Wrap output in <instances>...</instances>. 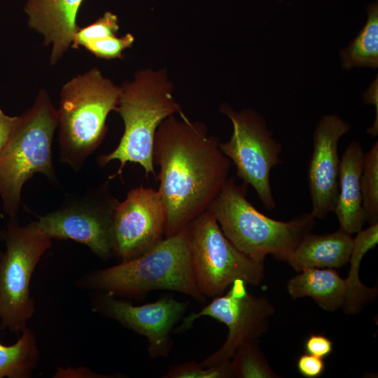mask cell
Listing matches in <instances>:
<instances>
[{"label": "cell", "instance_id": "cell-28", "mask_svg": "<svg viewBox=\"0 0 378 378\" xmlns=\"http://www.w3.org/2000/svg\"><path fill=\"white\" fill-rule=\"evenodd\" d=\"M304 349L307 354L324 358L332 353L333 346L332 341L326 336L312 334L306 339Z\"/></svg>", "mask_w": 378, "mask_h": 378}, {"label": "cell", "instance_id": "cell-15", "mask_svg": "<svg viewBox=\"0 0 378 378\" xmlns=\"http://www.w3.org/2000/svg\"><path fill=\"white\" fill-rule=\"evenodd\" d=\"M83 0H27L24 11L29 26L41 34L46 45H52L50 57L55 64L72 43L79 27L76 23Z\"/></svg>", "mask_w": 378, "mask_h": 378}, {"label": "cell", "instance_id": "cell-11", "mask_svg": "<svg viewBox=\"0 0 378 378\" xmlns=\"http://www.w3.org/2000/svg\"><path fill=\"white\" fill-rule=\"evenodd\" d=\"M246 285L242 280L234 281L227 293L214 298L200 312L182 318L177 332L188 330L202 316L211 317L227 328L225 342L201 363L202 366L210 367L230 360L242 342L259 339L267 331L269 318L274 314V307L267 298L249 293Z\"/></svg>", "mask_w": 378, "mask_h": 378}, {"label": "cell", "instance_id": "cell-16", "mask_svg": "<svg viewBox=\"0 0 378 378\" xmlns=\"http://www.w3.org/2000/svg\"><path fill=\"white\" fill-rule=\"evenodd\" d=\"M363 156L360 144L352 141L340 162L339 190L333 212L339 220L340 229L349 234L360 231L366 223L360 190Z\"/></svg>", "mask_w": 378, "mask_h": 378}, {"label": "cell", "instance_id": "cell-6", "mask_svg": "<svg viewBox=\"0 0 378 378\" xmlns=\"http://www.w3.org/2000/svg\"><path fill=\"white\" fill-rule=\"evenodd\" d=\"M120 86L92 68L62 87L58 113L59 161L79 171L103 141L108 113L118 105Z\"/></svg>", "mask_w": 378, "mask_h": 378}, {"label": "cell", "instance_id": "cell-17", "mask_svg": "<svg viewBox=\"0 0 378 378\" xmlns=\"http://www.w3.org/2000/svg\"><path fill=\"white\" fill-rule=\"evenodd\" d=\"M353 238L339 228L332 233L307 234L289 255L286 262L300 272L307 268L336 269L350 258Z\"/></svg>", "mask_w": 378, "mask_h": 378}, {"label": "cell", "instance_id": "cell-24", "mask_svg": "<svg viewBox=\"0 0 378 378\" xmlns=\"http://www.w3.org/2000/svg\"><path fill=\"white\" fill-rule=\"evenodd\" d=\"M164 378H232L234 377L230 360L210 367H204L196 361L172 366Z\"/></svg>", "mask_w": 378, "mask_h": 378}, {"label": "cell", "instance_id": "cell-5", "mask_svg": "<svg viewBox=\"0 0 378 378\" xmlns=\"http://www.w3.org/2000/svg\"><path fill=\"white\" fill-rule=\"evenodd\" d=\"M57 127V109L43 90L33 105L17 116L0 152V197L8 218H17L22 187L34 174L41 173L53 183L57 182L52 144Z\"/></svg>", "mask_w": 378, "mask_h": 378}, {"label": "cell", "instance_id": "cell-4", "mask_svg": "<svg viewBox=\"0 0 378 378\" xmlns=\"http://www.w3.org/2000/svg\"><path fill=\"white\" fill-rule=\"evenodd\" d=\"M247 185L229 178L208 209L225 237L242 253L264 261L267 255L286 261L300 240L311 232L315 218L302 214L289 221L271 218L247 199Z\"/></svg>", "mask_w": 378, "mask_h": 378}, {"label": "cell", "instance_id": "cell-31", "mask_svg": "<svg viewBox=\"0 0 378 378\" xmlns=\"http://www.w3.org/2000/svg\"><path fill=\"white\" fill-rule=\"evenodd\" d=\"M3 251H0V257L2 255Z\"/></svg>", "mask_w": 378, "mask_h": 378}, {"label": "cell", "instance_id": "cell-10", "mask_svg": "<svg viewBox=\"0 0 378 378\" xmlns=\"http://www.w3.org/2000/svg\"><path fill=\"white\" fill-rule=\"evenodd\" d=\"M118 200L108 181L71 195L56 209L36 221L40 231L51 239H71L87 246L102 260L113 255V220Z\"/></svg>", "mask_w": 378, "mask_h": 378}, {"label": "cell", "instance_id": "cell-30", "mask_svg": "<svg viewBox=\"0 0 378 378\" xmlns=\"http://www.w3.org/2000/svg\"><path fill=\"white\" fill-rule=\"evenodd\" d=\"M0 241H2L1 230H0Z\"/></svg>", "mask_w": 378, "mask_h": 378}, {"label": "cell", "instance_id": "cell-29", "mask_svg": "<svg viewBox=\"0 0 378 378\" xmlns=\"http://www.w3.org/2000/svg\"><path fill=\"white\" fill-rule=\"evenodd\" d=\"M17 116H10L0 109V152L7 143Z\"/></svg>", "mask_w": 378, "mask_h": 378}, {"label": "cell", "instance_id": "cell-18", "mask_svg": "<svg viewBox=\"0 0 378 378\" xmlns=\"http://www.w3.org/2000/svg\"><path fill=\"white\" fill-rule=\"evenodd\" d=\"M287 283V291L293 299L312 298L327 312L342 307L345 298V282L334 269L307 268Z\"/></svg>", "mask_w": 378, "mask_h": 378}, {"label": "cell", "instance_id": "cell-1", "mask_svg": "<svg viewBox=\"0 0 378 378\" xmlns=\"http://www.w3.org/2000/svg\"><path fill=\"white\" fill-rule=\"evenodd\" d=\"M178 115L180 118L172 115L161 122L153 142L165 237L208 209L229 178L232 163L204 123L190 120L182 111Z\"/></svg>", "mask_w": 378, "mask_h": 378}, {"label": "cell", "instance_id": "cell-20", "mask_svg": "<svg viewBox=\"0 0 378 378\" xmlns=\"http://www.w3.org/2000/svg\"><path fill=\"white\" fill-rule=\"evenodd\" d=\"M38 359L36 336L27 327L13 344L5 345L0 342V378L30 377Z\"/></svg>", "mask_w": 378, "mask_h": 378}, {"label": "cell", "instance_id": "cell-26", "mask_svg": "<svg viewBox=\"0 0 378 378\" xmlns=\"http://www.w3.org/2000/svg\"><path fill=\"white\" fill-rule=\"evenodd\" d=\"M134 41V36L127 33L122 37L108 36L87 42L83 47L97 57L112 59L122 58V51L131 48Z\"/></svg>", "mask_w": 378, "mask_h": 378}, {"label": "cell", "instance_id": "cell-8", "mask_svg": "<svg viewBox=\"0 0 378 378\" xmlns=\"http://www.w3.org/2000/svg\"><path fill=\"white\" fill-rule=\"evenodd\" d=\"M193 272L204 297L223 295L236 280L257 286L265 277L264 261L251 258L223 234L206 210L189 223Z\"/></svg>", "mask_w": 378, "mask_h": 378}, {"label": "cell", "instance_id": "cell-13", "mask_svg": "<svg viewBox=\"0 0 378 378\" xmlns=\"http://www.w3.org/2000/svg\"><path fill=\"white\" fill-rule=\"evenodd\" d=\"M188 306V302L178 301L169 296L135 306L103 293L96 300L94 309L146 337L149 355L158 358L169 355L172 348L170 332L183 318Z\"/></svg>", "mask_w": 378, "mask_h": 378}, {"label": "cell", "instance_id": "cell-25", "mask_svg": "<svg viewBox=\"0 0 378 378\" xmlns=\"http://www.w3.org/2000/svg\"><path fill=\"white\" fill-rule=\"evenodd\" d=\"M118 30L117 15L110 11L105 12L94 22L78 29L74 36L71 46L78 48L90 41L117 36Z\"/></svg>", "mask_w": 378, "mask_h": 378}, {"label": "cell", "instance_id": "cell-3", "mask_svg": "<svg viewBox=\"0 0 378 378\" xmlns=\"http://www.w3.org/2000/svg\"><path fill=\"white\" fill-rule=\"evenodd\" d=\"M172 83L164 69H146L135 73L132 80L120 86L118 112L124 122V132L118 146L111 153L100 155L98 164L103 167L118 160L120 175L127 162L139 164L146 176L156 178L153 159L156 130L167 117L182 110L173 96Z\"/></svg>", "mask_w": 378, "mask_h": 378}, {"label": "cell", "instance_id": "cell-19", "mask_svg": "<svg viewBox=\"0 0 378 378\" xmlns=\"http://www.w3.org/2000/svg\"><path fill=\"white\" fill-rule=\"evenodd\" d=\"M378 243V223L370 225L361 229L353 238V246L349 262L350 268L348 276L344 279L345 298L342 306L346 314H356L372 302L377 296V286L369 288L359 279L360 262L366 253L374 248Z\"/></svg>", "mask_w": 378, "mask_h": 378}, {"label": "cell", "instance_id": "cell-2", "mask_svg": "<svg viewBox=\"0 0 378 378\" xmlns=\"http://www.w3.org/2000/svg\"><path fill=\"white\" fill-rule=\"evenodd\" d=\"M80 282L81 287L113 296L134 298L155 290H167L205 301L193 272L189 224L141 255L95 270Z\"/></svg>", "mask_w": 378, "mask_h": 378}, {"label": "cell", "instance_id": "cell-12", "mask_svg": "<svg viewBox=\"0 0 378 378\" xmlns=\"http://www.w3.org/2000/svg\"><path fill=\"white\" fill-rule=\"evenodd\" d=\"M165 214L158 190L142 186L131 188L115 206L113 254L121 260L144 253L164 236Z\"/></svg>", "mask_w": 378, "mask_h": 378}, {"label": "cell", "instance_id": "cell-21", "mask_svg": "<svg viewBox=\"0 0 378 378\" xmlns=\"http://www.w3.org/2000/svg\"><path fill=\"white\" fill-rule=\"evenodd\" d=\"M343 67L355 66L377 68L378 65V6L377 2L369 5L368 20L358 35L341 52Z\"/></svg>", "mask_w": 378, "mask_h": 378}, {"label": "cell", "instance_id": "cell-23", "mask_svg": "<svg viewBox=\"0 0 378 378\" xmlns=\"http://www.w3.org/2000/svg\"><path fill=\"white\" fill-rule=\"evenodd\" d=\"M362 207L365 221L378 223V142L364 153L360 176Z\"/></svg>", "mask_w": 378, "mask_h": 378}, {"label": "cell", "instance_id": "cell-9", "mask_svg": "<svg viewBox=\"0 0 378 378\" xmlns=\"http://www.w3.org/2000/svg\"><path fill=\"white\" fill-rule=\"evenodd\" d=\"M220 111L232 124L229 141L219 143L221 151L236 167L237 177L253 187L263 206L269 211L274 209L270 172L282 163L281 144L256 111H236L227 104H222Z\"/></svg>", "mask_w": 378, "mask_h": 378}, {"label": "cell", "instance_id": "cell-7", "mask_svg": "<svg viewBox=\"0 0 378 378\" xmlns=\"http://www.w3.org/2000/svg\"><path fill=\"white\" fill-rule=\"evenodd\" d=\"M1 235L6 250L0 257V327L19 336L35 312L31 276L52 243L36 222L22 226L17 218H8Z\"/></svg>", "mask_w": 378, "mask_h": 378}, {"label": "cell", "instance_id": "cell-27", "mask_svg": "<svg viewBox=\"0 0 378 378\" xmlns=\"http://www.w3.org/2000/svg\"><path fill=\"white\" fill-rule=\"evenodd\" d=\"M323 359L307 353L302 354L298 359L297 369L304 377H318L324 372L326 368Z\"/></svg>", "mask_w": 378, "mask_h": 378}, {"label": "cell", "instance_id": "cell-14", "mask_svg": "<svg viewBox=\"0 0 378 378\" xmlns=\"http://www.w3.org/2000/svg\"><path fill=\"white\" fill-rule=\"evenodd\" d=\"M350 125L337 115H326L313 135V150L307 169V183L312 200L311 214L323 219L333 212L339 190L340 139Z\"/></svg>", "mask_w": 378, "mask_h": 378}, {"label": "cell", "instance_id": "cell-22", "mask_svg": "<svg viewBox=\"0 0 378 378\" xmlns=\"http://www.w3.org/2000/svg\"><path fill=\"white\" fill-rule=\"evenodd\" d=\"M230 364L234 377H279L270 366L260 349L258 338L247 339L242 342L230 359Z\"/></svg>", "mask_w": 378, "mask_h": 378}]
</instances>
